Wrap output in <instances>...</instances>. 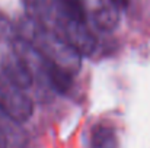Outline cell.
Listing matches in <instances>:
<instances>
[{"label":"cell","instance_id":"2","mask_svg":"<svg viewBox=\"0 0 150 148\" xmlns=\"http://www.w3.org/2000/svg\"><path fill=\"white\" fill-rule=\"evenodd\" d=\"M0 110L15 123L28 121L34 112L32 100L4 76H0Z\"/></svg>","mask_w":150,"mask_h":148},{"label":"cell","instance_id":"6","mask_svg":"<svg viewBox=\"0 0 150 148\" xmlns=\"http://www.w3.org/2000/svg\"><path fill=\"white\" fill-rule=\"evenodd\" d=\"M22 3L28 18L37 20L44 26H48L54 13L51 0H22Z\"/></svg>","mask_w":150,"mask_h":148},{"label":"cell","instance_id":"3","mask_svg":"<svg viewBox=\"0 0 150 148\" xmlns=\"http://www.w3.org/2000/svg\"><path fill=\"white\" fill-rule=\"evenodd\" d=\"M1 73L12 84L22 90L29 89L34 83V76L31 70L15 52L6 55L1 60Z\"/></svg>","mask_w":150,"mask_h":148},{"label":"cell","instance_id":"8","mask_svg":"<svg viewBox=\"0 0 150 148\" xmlns=\"http://www.w3.org/2000/svg\"><path fill=\"white\" fill-rule=\"evenodd\" d=\"M91 148H118V138L114 128L99 123L91 132Z\"/></svg>","mask_w":150,"mask_h":148},{"label":"cell","instance_id":"1","mask_svg":"<svg viewBox=\"0 0 150 148\" xmlns=\"http://www.w3.org/2000/svg\"><path fill=\"white\" fill-rule=\"evenodd\" d=\"M54 32H57L70 47L76 49L82 57L92 55L98 47L96 36L86 26V22H79L74 19H69L58 13H52L48 26Z\"/></svg>","mask_w":150,"mask_h":148},{"label":"cell","instance_id":"9","mask_svg":"<svg viewBox=\"0 0 150 148\" xmlns=\"http://www.w3.org/2000/svg\"><path fill=\"white\" fill-rule=\"evenodd\" d=\"M16 38H18L16 25L3 12H0V41L12 44Z\"/></svg>","mask_w":150,"mask_h":148},{"label":"cell","instance_id":"10","mask_svg":"<svg viewBox=\"0 0 150 148\" xmlns=\"http://www.w3.org/2000/svg\"><path fill=\"white\" fill-rule=\"evenodd\" d=\"M108 1H111L112 4H115L120 9H125L128 6V3H130V0H108Z\"/></svg>","mask_w":150,"mask_h":148},{"label":"cell","instance_id":"7","mask_svg":"<svg viewBox=\"0 0 150 148\" xmlns=\"http://www.w3.org/2000/svg\"><path fill=\"white\" fill-rule=\"evenodd\" d=\"M51 1L55 13L79 22H86L88 13H86L85 0H51Z\"/></svg>","mask_w":150,"mask_h":148},{"label":"cell","instance_id":"5","mask_svg":"<svg viewBox=\"0 0 150 148\" xmlns=\"http://www.w3.org/2000/svg\"><path fill=\"white\" fill-rule=\"evenodd\" d=\"M48 61V60H47ZM73 73L48 61L47 64V84L57 93H67L73 86Z\"/></svg>","mask_w":150,"mask_h":148},{"label":"cell","instance_id":"11","mask_svg":"<svg viewBox=\"0 0 150 148\" xmlns=\"http://www.w3.org/2000/svg\"><path fill=\"white\" fill-rule=\"evenodd\" d=\"M0 148H7V137L6 132L1 129V126H0Z\"/></svg>","mask_w":150,"mask_h":148},{"label":"cell","instance_id":"4","mask_svg":"<svg viewBox=\"0 0 150 148\" xmlns=\"http://www.w3.org/2000/svg\"><path fill=\"white\" fill-rule=\"evenodd\" d=\"M120 7L108 0H100L99 4L92 7V20L96 28L105 32L117 29L120 23Z\"/></svg>","mask_w":150,"mask_h":148}]
</instances>
